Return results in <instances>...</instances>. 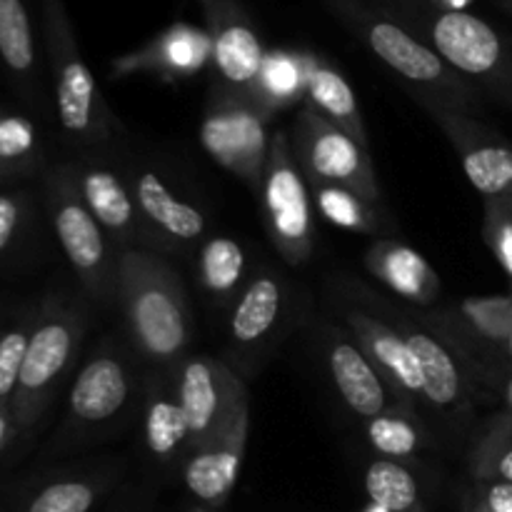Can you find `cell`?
<instances>
[{
  "instance_id": "obj_12",
  "label": "cell",
  "mask_w": 512,
  "mask_h": 512,
  "mask_svg": "<svg viewBox=\"0 0 512 512\" xmlns=\"http://www.w3.org/2000/svg\"><path fill=\"white\" fill-rule=\"evenodd\" d=\"M250 433V395L248 388H240L228 418L218 428V433L188 455L183 463V483L188 493L200 505L220 510L233 495L243 470L245 445Z\"/></svg>"
},
{
  "instance_id": "obj_40",
  "label": "cell",
  "mask_w": 512,
  "mask_h": 512,
  "mask_svg": "<svg viewBox=\"0 0 512 512\" xmlns=\"http://www.w3.org/2000/svg\"><path fill=\"white\" fill-rule=\"evenodd\" d=\"M508 358H510V363H512V330H510V335H508Z\"/></svg>"
},
{
  "instance_id": "obj_21",
  "label": "cell",
  "mask_w": 512,
  "mask_h": 512,
  "mask_svg": "<svg viewBox=\"0 0 512 512\" xmlns=\"http://www.w3.org/2000/svg\"><path fill=\"white\" fill-rule=\"evenodd\" d=\"M118 480L120 468L113 463L60 473L30 490L15 512H93Z\"/></svg>"
},
{
  "instance_id": "obj_8",
  "label": "cell",
  "mask_w": 512,
  "mask_h": 512,
  "mask_svg": "<svg viewBox=\"0 0 512 512\" xmlns=\"http://www.w3.org/2000/svg\"><path fill=\"white\" fill-rule=\"evenodd\" d=\"M293 153L310 185H340L378 208L380 185L368 148L335 128L313 105H303L295 120Z\"/></svg>"
},
{
  "instance_id": "obj_4",
  "label": "cell",
  "mask_w": 512,
  "mask_h": 512,
  "mask_svg": "<svg viewBox=\"0 0 512 512\" xmlns=\"http://www.w3.org/2000/svg\"><path fill=\"white\" fill-rule=\"evenodd\" d=\"M85 335V313L73 303L53 300L40 310L30 330L28 353L20 370L10 423L15 430L28 433L43 418L55 390L78 360Z\"/></svg>"
},
{
  "instance_id": "obj_14",
  "label": "cell",
  "mask_w": 512,
  "mask_h": 512,
  "mask_svg": "<svg viewBox=\"0 0 512 512\" xmlns=\"http://www.w3.org/2000/svg\"><path fill=\"white\" fill-rule=\"evenodd\" d=\"M128 360L113 348H100L75 375L68 395V420L80 430H98L113 423L133 398Z\"/></svg>"
},
{
  "instance_id": "obj_38",
  "label": "cell",
  "mask_w": 512,
  "mask_h": 512,
  "mask_svg": "<svg viewBox=\"0 0 512 512\" xmlns=\"http://www.w3.org/2000/svg\"><path fill=\"white\" fill-rule=\"evenodd\" d=\"M108 512H155V510H153V503L145 500V495L133 493V495H125L123 500L110 505Z\"/></svg>"
},
{
  "instance_id": "obj_35",
  "label": "cell",
  "mask_w": 512,
  "mask_h": 512,
  "mask_svg": "<svg viewBox=\"0 0 512 512\" xmlns=\"http://www.w3.org/2000/svg\"><path fill=\"white\" fill-rule=\"evenodd\" d=\"M483 238L512 285V205L485 203Z\"/></svg>"
},
{
  "instance_id": "obj_29",
  "label": "cell",
  "mask_w": 512,
  "mask_h": 512,
  "mask_svg": "<svg viewBox=\"0 0 512 512\" xmlns=\"http://www.w3.org/2000/svg\"><path fill=\"white\" fill-rule=\"evenodd\" d=\"M0 60L23 83L35 80V40L23 0H0Z\"/></svg>"
},
{
  "instance_id": "obj_39",
  "label": "cell",
  "mask_w": 512,
  "mask_h": 512,
  "mask_svg": "<svg viewBox=\"0 0 512 512\" xmlns=\"http://www.w3.org/2000/svg\"><path fill=\"white\" fill-rule=\"evenodd\" d=\"M185 512H218V510H215V508H208V505H193V508H190V510H185Z\"/></svg>"
},
{
  "instance_id": "obj_31",
  "label": "cell",
  "mask_w": 512,
  "mask_h": 512,
  "mask_svg": "<svg viewBox=\"0 0 512 512\" xmlns=\"http://www.w3.org/2000/svg\"><path fill=\"white\" fill-rule=\"evenodd\" d=\"M470 473L478 483H512V415L495 420L470 453Z\"/></svg>"
},
{
  "instance_id": "obj_24",
  "label": "cell",
  "mask_w": 512,
  "mask_h": 512,
  "mask_svg": "<svg viewBox=\"0 0 512 512\" xmlns=\"http://www.w3.org/2000/svg\"><path fill=\"white\" fill-rule=\"evenodd\" d=\"M285 288L280 275L260 273L240 293L230 313V340L240 348H255L283 318Z\"/></svg>"
},
{
  "instance_id": "obj_28",
  "label": "cell",
  "mask_w": 512,
  "mask_h": 512,
  "mask_svg": "<svg viewBox=\"0 0 512 512\" xmlns=\"http://www.w3.org/2000/svg\"><path fill=\"white\" fill-rule=\"evenodd\" d=\"M245 275V253L238 240L215 235L200 248L198 280L213 300L233 298Z\"/></svg>"
},
{
  "instance_id": "obj_13",
  "label": "cell",
  "mask_w": 512,
  "mask_h": 512,
  "mask_svg": "<svg viewBox=\"0 0 512 512\" xmlns=\"http://www.w3.org/2000/svg\"><path fill=\"white\" fill-rule=\"evenodd\" d=\"M243 380L218 358L188 355L178 368V400L190 430V453L203 448L228 418Z\"/></svg>"
},
{
  "instance_id": "obj_17",
  "label": "cell",
  "mask_w": 512,
  "mask_h": 512,
  "mask_svg": "<svg viewBox=\"0 0 512 512\" xmlns=\"http://www.w3.org/2000/svg\"><path fill=\"white\" fill-rule=\"evenodd\" d=\"M128 185L145 228L155 230L170 243H195L203 238L208 228L203 210L175 195L158 173L148 168H133Z\"/></svg>"
},
{
  "instance_id": "obj_6",
  "label": "cell",
  "mask_w": 512,
  "mask_h": 512,
  "mask_svg": "<svg viewBox=\"0 0 512 512\" xmlns=\"http://www.w3.org/2000/svg\"><path fill=\"white\" fill-rule=\"evenodd\" d=\"M48 213L80 285L98 303H110L118 295V258H110L108 235L80 195L75 165H58L50 173Z\"/></svg>"
},
{
  "instance_id": "obj_32",
  "label": "cell",
  "mask_w": 512,
  "mask_h": 512,
  "mask_svg": "<svg viewBox=\"0 0 512 512\" xmlns=\"http://www.w3.org/2000/svg\"><path fill=\"white\" fill-rule=\"evenodd\" d=\"M40 163V138L33 120L0 113V175L30 173Z\"/></svg>"
},
{
  "instance_id": "obj_23",
  "label": "cell",
  "mask_w": 512,
  "mask_h": 512,
  "mask_svg": "<svg viewBox=\"0 0 512 512\" xmlns=\"http://www.w3.org/2000/svg\"><path fill=\"white\" fill-rule=\"evenodd\" d=\"M305 68V93L308 103L323 115L335 128L345 130L350 138L358 140L363 148H368V133H365L363 115H360L358 98H355L353 85L345 80L340 70L328 65L320 58H303Z\"/></svg>"
},
{
  "instance_id": "obj_20",
  "label": "cell",
  "mask_w": 512,
  "mask_h": 512,
  "mask_svg": "<svg viewBox=\"0 0 512 512\" xmlns=\"http://www.w3.org/2000/svg\"><path fill=\"white\" fill-rule=\"evenodd\" d=\"M400 333L418 363L423 398L438 410L463 408L468 403V380H465L463 365L458 363V355L428 330L405 325Z\"/></svg>"
},
{
  "instance_id": "obj_36",
  "label": "cell",
  "mask_w": 512,
  "mask_h": 512,
  "mask_svg": "<svg viewBox=\"0 0 512 512\" xmlns=\"http://www.w3.org/2000/svg\"><path fill=\"white\" fill-rule=\"evenodd\" d=\"M463 512H512V483H478L470 490H465L463 503H460Z\"/></svg>"
},
{
  "instance_id": "obj_33",
  "label": "cell",
  "mask_w": 512,
  "mask_h": 512,
  "mask_svg": "<svg viewBox=\"0 0 512 512\" xmlns=\"http://www.w3.org/2000/svg\"><path fill=\"white\" fill-rule=\"evenodd\" d=\"M300 80L305 83L303 58L288 53H270L258 80L260 105L273 113L280 103H288L298 95Z\"/></svg>"
},
{
  "instance_id": "obj_37",
  "label": "cell",
  "mask_w": 512,
  "mask_h": 512,
  "mask_svg": "<svg viewBox=\"0 0 512 512\" xmlns=\"http://www.w3.org/2000/svg\"><path fill=\"white\" fill-rule=\"evenodd\" d=\"M23 223V200L20 195L0 193V255L13 245Z\"/></svg>"
},
{
  "instance_id": "obj_27",
  "label": "cell",
  "mask_w": 512,
  "mask_h": 512,
  "mask_svg": "<svg viewBox=\"0 0 512 512\" xmlns=\"http://www.w3.org/2000/svg\"><path fill=\"white\" fill-rule=\"evenodd\" d=\"M365 435L380 458L398 460V463L415 458L428 445V435L420 428L413 410L405 405H393L383 415L368 420Z\"/></svg>"
},
{
  "instance_id": "obj_3",
  "label": "cell",
  "mask_w": 512,
  "mask_h": 512,
  "mask_svg": "<svg viewBox=\"0 0 512 512\" xmlns=\"http://www.w3.org/2000/svg\"><path fill=\"white\" fill-rule=\"evenodd\" d=\"M43 23L60 128L80 148H103L113 140L115 118L80 55L63 0H43Z\"/></svg>"
},
{
  "instance_id": "obj_15",
  "label": "cell",
  "mask_w": 512,
  "mask_h": 512,
  "mask_svg": "<svg viewBox=\"0 0 512 512\" xmlns=\"http://www.w3.org/2000/svg\"><path fill=\"white\" fill-rule=\"evenodd\" d=\"M75 180H78V190L85 205L100 223V228L105 230V235L115 245H120V250L135 248V243L148 233V228L140 218L128 178L98 160H88L83 165H75Z\"/></svg>"
},
{
  "instance_id": "obj_18",
  "label": "cell",
  "mask_w": 512,
  "mask_h": 512,
  "mask_svg": "<svg viewBox=\"0 0 512 512\" xmlns=\"http://www.w3.org/2000/svg\"><path fill=\"white\" fill-rule=\"evenodd\" d=\"M328 370L338 388L343 403L353 410L358 418L373 420L383 415L385 410L393 408L390 403L388 383L378 373L368 355L363 353L358 343L343 335H333L328 343Z\"/></svg>"
},
{
  "instance_id": "obj_22",
  "label": "cell",
  "mask_w": 512,
  "mask_h": 512,
  "mask_svg": "<svg viewBox=\"0 0 512 512\" xmlns=\"http://www.w3.org/2000/svg\"><path fill=\"white\" fill-rule=\"evenodd\" d=\"M143 440L160 465H180L190 455V430L178 400V388L153 380L143 405Z\"/></svg>"
},
{
  "instance_id": "obj_2",
  "label": "cell",
  "mask_w": 512,
  "mask_h": 512,
  "mask_svg": "<svg viewBox=\"0 0 512 512\" xmlns=\"http://www.w3.org/2000/svg\"><path fill=\"white\" fill-rule=\"evenodd\" d=\"M325 8L365 43V48L400 80L415 88V98H430L453 110L470 113L475 93L423 38L388 8L373 0H323Z\"/></svg>"
},
{
  "instance_id": "obj_5",
  "label": "cell",
  "mask_w": 512,
  "mask_h": 512,
  "mask_svg": "<svg viewBox=\"0 0 512 512\" xmlns=\"http://www.w3.org/2000/svg\"><path fill=\"white\" fill-rule=\"evenodd\" d=\"M400 13L415 25L413 33H423L425 43L458 75L480 80L495 93L512 100V75L508 53L493 25L465 10L440 8L430 3L415 10L408 0H398Z\"/></svg>"
},
{
  "instance_id": "obj_7",
  "label": "cell",
  "mask_w": 512,
  "mask_h": 512,
  "mask_svg": "<svg viewBox=\"0 0 512 512\" xmlns=\"http://www.w3.org/2000/svg\"><path fill=\"white\" fill-rule=\"evenodd\" d=\"M268 110L238 93L218 88L200 123V145L205 153L233 173L235 178L258 190L263 185L270 153Z\"/></svg>"
},
{
  "instance_id": "obj_16",
  "label": "cell",
  "mask_w": 512,
  "mask_h": 512,
  "mask_svg": "<svg viewBox=\"0 0 512 512\" xmlns=\"http://www.w3.org/2000/svg\"><path fill=\"white\" fill-rule=\"evenodd\" d=\"M345 323H348L355 343L363 348L370 363L383 375L388 388L398 395L405 408H413V400L423 398V383H420V370L413 358V350L405 343L403 333L360 308H350L345 313Z\"/></svg>"
},
{
  "instance_id": "obj_19",
  "label": "cell",
  "mask_w": 512,
  "mask_h": 512,
  "mask_svg": "<svg viewBox=\"0 0 512 512\" xmlns=\"http://www.w3.org/2000/svg\"><path fill=\"white\" fill-rule=\"evenodd\" d=\"M365 268L390 293L415 305H433L440 298V278L433 265L398 240H375L365 253Z\"/></svg>"
},
{
  "instance_id": "obj_25",
  "label": "cell",
  "mask_w": 512,
  "mask_h": 512,
  "mask_svg": "<svg viewBox=\"0 0 512 512\" xmlns=\"http://www.w3.org/2000/svg\"><path fill=\"white\" fill-rule=\"evenodd\" d=\"M210 55L208 33H198L190 25H175L160 35L153 45L135 53L133 58L120 60V73L130 70H158L165 75H190L205 63Z\"/></svg>"
},
{
  "instance_id": "obj_34",
  "label": "cell",
  "mask_w": 512,
  "mask_h": 512,
  "mask_svg": "<svg viewBox=\"0 0 512 512\" xmlns=\"http://www.w3.org/2000/svg\"><path fill=\"white\" fill-rule=\"evenodd\" d=\"M35 318H23L0 333V418L10 420L15 390H18L20 370H23L25 353H28L30 330Z\"/></svg>"
},
{
  "instance_id": "obj_30",
  "label": "cell",
  "mask_w": 512,
  "mask_h": 512,
  "mask_svg": "<svg viewBox=\"0 0 512 512\" xmlns=\"http://www.w3.org/2000/svg\"><path fill=\"white\" fill-rule=\"evenodd\" d=\"M313 198L320 215L338 228L355 230L365 235H380L385 223L378 215L375 205L360 198L358 193L340 185H313Z\"/></svg>"
},
{
  "instance_id": "obj_26",
  "label": "cell",
  "mask_w": 512,
  "mask_h": 512,
  "mask_svg": "<svg viewBox=\"0 0 512 512\" xmlns=\"http://www.w3.org/2000/svg\"><path fill=\"white\" fill-rule=\"evenodd\" d=\"M365 493L383 512H428L418 478L398 460H373L365 470Z\"/></svg>"
},
{
  "instance_id": "obj_1",
  "label": "cell",
  "mask_w": 512,
  "mask_h": 512,
  "mask_svg": "<svg viewBox=\"0 0 512 512\" xmlns=\"http://www.w3.org/2000/svg\"><path fill=\"white\" fill-rule=\"evenodd\" d=\"M118 300L135 350L158 368L178 370L193 343V320L170 263L148 250H120Z\"/></svg>"
},
{
  "instance_id": "obj_10",
  "label": "cell",
  "mask_w": 512,
  "mask_h": 512,
  "mask_svg": "<svg viewBox=\"0 0 512 512\" xmlns=\"http://www.w3.org/2000/svg\"><path fill=\"white\" fill-rule=\"evenodd\" d=\"M443 128L463 163L470 185L485 203L512 205V145L470 113L430 98H415Z\"/></svg>"
},
{
  "instance_id": "obj_9",
  "label": "cell",
  "mask_w": 512,
  "mask_h": 512,
  "mask_svg": "<svg viewBox=\"0 0 512 512\" xmlns=\"http://www.w3.org/2000/svg\"><path fill=\"white\" fill-rule=\"evenodd\" d=\"M260 195H263L265 228L275 250L283 255L285 263L295 268L308 263L315 250L313 210H310L305 175L285 133H275L270 140Z\"/></svg>"
},
{
  "instance_id": "obj_11",
  "label": "cell",
  "mask_w": 512,
  "mask_h": 512,
  "mask_svg": "<svg viewBox=\"0 0 512 512\" xmlns=\"http://www.w3.org/2000/svg\"><path fill=\"white\" fill-rule=\"evenodd\" d=\"M198 3L208 25L210 58L220 75V88L260 105L258 80L268 53L250 18L238 0H198Z\"/></svg>"
}]
</instances>
